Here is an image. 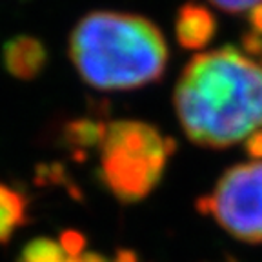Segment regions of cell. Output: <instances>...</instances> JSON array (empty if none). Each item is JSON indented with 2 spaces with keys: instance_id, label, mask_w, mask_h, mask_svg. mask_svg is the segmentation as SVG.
<instances>
[{
  "instance_id": "6da1fadb",
  "label": "cell",
  "mask_w": 262,
  "mask_h": 262,
  "mask_svg": "<svg viewBox=\"0 0 262 262\" xmlns=\"http://www.w3.org/2000/svg\"><path fill=\"white\" fill-rule=\"evenodd\" d=\"M175 111L193 144L224 149L262 129V66L233 46L193 57L175 88Z\"/></svg>"
},
{
  "instance_id": "7a4b0ae2",
  "label": "cell",
  "mask_w": 262,
  "mask_h": 262,
  "mask_svg": "<svg viewBox=\"0 0 262 262\" xmlns=\"http://www.w3.org/2000/svg\"><path fill=\"white\" fill-rule=\"evenodd\" d=\"M70 58L91 88L126 91L160 80L169 51L151 20L131 13L95 11L71 31Z\"/></svg>"
},
{
  "instance_id": "3957f363",
  "label": "cell",
  "mask_w": 262,
  "mask_h": 262,
  "mask_svg": "<svg viewBox=\"0 0 262 262\" xmlns=\"http://www.w3.org/2000/svg\"><path fill=\"white\" fill-rule=\"evenodd\" d=\"M175 140L140 120H113L98 147L102 186L122 204L144 201L159 186Z\"/></svg>"
},
{
  "instance_id": "277c9868",
  "label": "cell",
  "mask_w": 262,
  "mask_h": 262,
  "mask_svg": "<svg viewBox=\"0 0 262 262\" xmlns=\"http://www.w3.org/2000/svg\"><path fill=\"white\" fill-rule=\"evenodd\" d=\"M199 213L211 217L226 233L262 244V160L237 164L196 201Z\"/></svg>"
},
{
  "instance_id": "5b68a950",
  "label": "cell",
  "mask_w": 262,
  "mask_h": 262,
  "mask_svg": "<svg viewBox=\"0 0 262 262\" xmlns=\"http://www.w3.org/2000/svg\"><path fill=\"white\" fill-rule=\"evenodd\" d=\"M48 48L31 35H18L9 38L2 48V64L11 77L18 80L37 78L48 66Z\"/></svg>"
},
{
  "instance_id": "8992f818",
  "label": "cell",
  "mask_w": 262,
  "mask_h": 262,
  "mask_svg": "<svg viewBox=\"0 0 262 262\" xmlns=\"http://www.w3.org/2000/svg\"><path fill=\"white\" fill-rule=\"evenodd\" d=\"M217 33V18L196 2H186L180 6L175 18L177 42L184 49H202L213 40Z\"/></svg>"
},
{
  "instance_id": "52a82bcc",
  "label": "cell",
  "mask_w": 262,
  "mask_h": 262,
  "mask_svg": "<svg viewBox=\"0 0 262 262\" xmlns=\"http://www.w3.org/2000/svg\"><path fill=\"white\" fill-rule=\"evenodd\" d=\"M29 202L24 193L0 182V246L8 244L15 231L28 222Z\"/></svg>"
},
{
  "instance_id": "ba28073f",
  "label": "cell",
  "mask_w": 262,
  "mask_h": 262,
  "mask_svg": "<svg viewBox=\"0 0 262 262\" xmlns=\"http://www.w3.org/2000/svg\"><path fill=\"white\" fill-rule=\"evenodd\" d=\"M107 124L97 119H75L70 120L62 129L64 144L70 147L73 155L84 157L91 149H98L106 135Z\"/></svg>"
},
{
  "instance_id": "9c48e42d",
  "label": "cell",
  "mask_w": 262,
  "mask_h": 262,
  "mask_svg": "<svg viewBox=\"0 0 262 262\" xmlns=\"http://www.w3.org/2000/svg\"><path fill=\"white\" fill-rule=\"evenodd\" d=\"M70 255L66 253L60 241L48 237H38L29 241L22 248L16 262H68Z\"/></svg>"
},
{
  "instance_id": "30bf717a",
  "label": "cell",
  "mask_w": 262,
  "mask_h": 262,
  "mask_svg": "<svg viewBox=\"0 0 262 262\" xmlns=\"http://www.w3.org/2000/svg\"><path fill=\"white\" fill-rule=\"evenodd\" d=\"M58 241H60V244L64 246L66 253L70 255V258L82 255V251H84V246H86V238H84V235L78 233V231H73V229H68V231H64Z\"/></svg>"
},
{
  "instance_id": "8fae6325",
  "label": "cell",
  "mask_w": 262,
  "mask_h": 262,
  "mask_svg": "<svg viewBox=\"0 0 262 262\" xmlns=\"http://www.w3.org/2000/svg\"><path fill=\"white\" fill-rule=\"evenodd\" d=\"M209 4L215 6L217 9L229 15H238V13L250 11L257 4H260L262 0H208Z\"/></svg>"
},
{
  "instance_id": "7c38bea8",
  "label": "cell",
  "mask_w": 262,
  "mask_h": 262,
  "mask_svg": "<svg viewBox=\"0 0 262 262\" xmlns=\"http://www.w3.org/2000/svg\"><path fill=\"white\" fill-rule=\"evenodd\" d=\"M246 153L251 160H262V129L246 139Z\"/></svg>"
},
{
  "instance_id": "4fadbf2b",
  "label": "cell",
  "mask_w": 262,
  "mask_h": 262,
  "mask_svg": "<svg viewBox=\"0 0 262 262\" xmlns=\"http://www.w3.org/2000/svg\"><path fill=\"white\" fill-rule=\"evenodd\" d=\"M248 22H250L251 31L262 35V2L248 11Z\"/></svg>"
},
{
  "instance_id": "5bb4252c",
  "label": "cell",
  "mask_w": 262,
  "mask_h": 262,
  "mask_svg": "<svg viewBox=\"0 0 262 262\" xmlns=\"http://www.w3.org/2000/svg\"><path fill=\"white\" fill-rule=\"evenodd\" d=\"M113 262H139V260H137V255L133 253V251H129V250H120V251H117V255H115Z\"/></svg>"
},
{
  "instance_id": "9a60e30c",
  "label": "cell",
  "mask_w": 262,
  "mask_h": 262,
  "mask_svg": "<svg viewBox=\"0 0 262 262\" xmlns=\"http://www.w3.org/2000/svg\"><path fill=\"white\" fill-rule=\"evenodd\" d=\"M68 262H106V260L97 253H82V255H78V257L70 258Z\"/></svg>"
},
{
  "instance_id": "2e32d148",
  "label": "cell",
  "mask_w": 262,
  "mask_h": 262,
  "mask_svg": "<svg viewBox=\"0 0 262 262\" xmlns=\"http://www.w3.org/2000/svg\"><path fill=\"white\" fill-rule=\"evenodd\" d=\"M260 58H262V57H260Z\"/></svg>"
}]
</instances>
